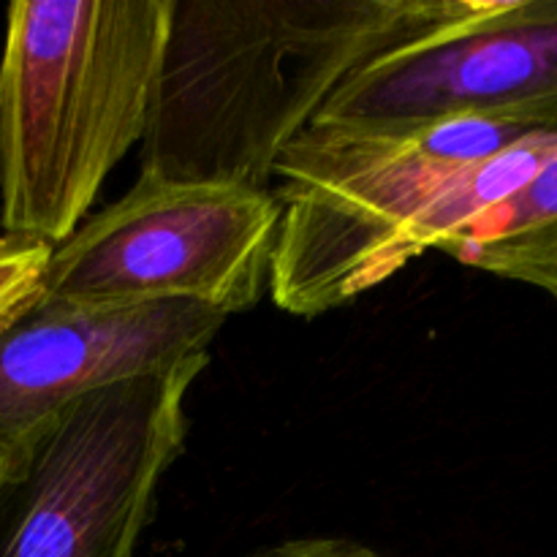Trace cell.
<instances>
[{"label": "cell", "mask_w": 557, "mask_h": 557, "mask_svg": "<svg viewBox=\"0 0 557 557\" xmlns=\"http://www.w3.org/2000/svg\"><path fill=\"white\" fill-rule=\"evenodd\" d=\"M468 0H174L141 174L267 188L281 152L379 54Z\"/></svg>", "instance_id": "6da1fadb"}, {"label": "cell", "mask_w": 557, "mask_h": 557, "mask_svg": "<svg viewBox=\"0 0 557 557\" xmlns=\"http://www.w3.org/2000/svg\"><path fill=\"white\" fill-rule=\"evenodd\" d=\"M555 150L557 136L487 117L389 131L308 125L275 163L272 302L315 319L384 286L509 199Z\"/></svg>", "instance_id": "7a4b0ae2"}, {"label": "cell", "mask_w": 557, "mask_h": 557, "mask_svg": "<svg viewBox=\"0 0 557 557\" xmlns=\"http://www.w3.org/2000/svg\"><path fill=\"white\" fill-rule=\"evenodd\" d=\"M174 0H16L0 54V226H82L150 125Z\"/></svg>", "instance_id": "3957f363"}, {"label": "cell", "mask_w": 557, "mask_h": 557, "mask_svg": "<svg viewBox=\"0 0 557 557\" xmlns=\"http://www.w3.org/2000/svg\"><path fill=\"white\" fill-rule=\"evenodd\" d=\"M210 354L90 392L0 479V557H136Z\"/></svg>", "instance_id": "277c9868"}, {"label": "cell", "mask_w": 557, "mask_h": 557, "mask_svg": "<svg viewBox=\"0 0 557 557\" xmlns=\"http://www.w3.org/2000/svg\"><path fill=\"white\" fill-rule=\"evenodd\" d=\"M281 205L267 188L166 183L134 188L52 248L38 299L69 308L194 302L245 313L270 292Z\"/></svg>", "instance_id": "5b68a950"}, {"label": "cell", "mask_w": 557, "mask_h": 557, "mask_svg": "<svg viewBox=\"0 0 557 557\" xmlns=\"http://www.w3.org/2000/svg\"><path fill=\"white\" fill-rule=\"evenodd\" d=\"M487 117L557 136V0H468L466 11L354 71L319 128H417Z\"/></svg>", "instance_id": "8992f818"}, {"label": "cell", "mask_w": 557, "mask_h": 557, "mask_svg": "<svg viewBox=\"0 0 557 557\" xmlns=\"http://www.w3.org/2000/svg\"><path fill=\"white\" fill-rule=\"evenodd\" d=\"M223 324L194 302L69 308L36 294L0 324V479L71 403L210 354Z\"/></svg>", "instance_id": "52a82bcc"}, {"label": "cell", "mask_w": 557, "mask_h": 557, "mask_svg": "<svg viewBox=\"0 0 557 557\" xmlns=\"http://www.w3.org/2000/svg\"><path fill=\"white\" fill-rule=\"evenodd\" d=\"M441 253L539 288L557 302V150L520 190L460 228Z\"/></svg>", "instance_id": "ba28073f"}, {"label": "cell", "mask_w": 557, "mask_h": 557, "mask_svg": "<svg viewBox=\"0 0 557 557\" xmlns=\"http://www.w3.org/2000/svg\"><path fill=\"white\" fill-rule=\"evenodd\" d=\"M49 256L47 243L0 234V324L36 297Z\"/></svg>", "instance_id": "9c48e42d"}, {"label": "cell", "mask_w": 557, "mask_h": 557, "mask_svg": "<svg viewBox=\"0 0 557 557\" xmlns=\"http://www.w3.org/2000/svg\"><path fill=\"white\" fill-rule=\"evenodd\" d=\"M245 557H386L379 549L368 544L351 542V539L337 536H310V539H292V542L275 544V547L259 549Z\"/></svg>", "instance_id": "30bf717a"}]
</instances>
